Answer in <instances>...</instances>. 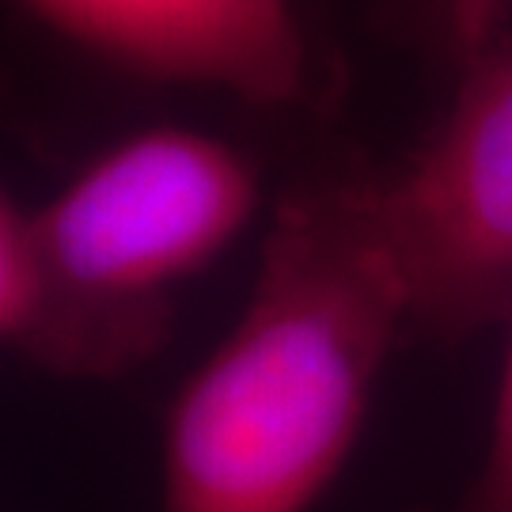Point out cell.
Wrapping results in <instances>:
<instances>
[{"mask_svg":"<svg viewBox=\"0 0 512 512\" xmlns=\"http://www.w3.org/2000/svg\"><path fill=\"white\" fill-rule=\"evenodd\" d=\"M448 76L452 95L418 148L380 167L406 338L440 346L512 315V31Z\"/></svg>","mask_w":512,"mask_h":512,"instance_id":"3","label":"cell"},{"mask_svg":"<svg viewBox=\"0 0 512 512\" xmlns=\"http://www.w3.org/2000/svg\"><path fill=\"white\" fill-rule=\"evenodd\" d=\"M236 145L190 126L129 133L50 202H0V342L57 380H118L171 342L175 293L255 220Z\"/></svg>","mask_w":512,"mask_h":512,"instance_id":"2","label":"cell"},{"mask_svg":"<svg viewBox=\"0 0 512 512\" xmlns=\"http://www.w3.org/2000/svg\"><path fill=\"white\" fill-rule=\"evenodd\" d=\"M391 42L456 69L463 57L512 31V0H368Z\"/></svg>","mask_w":512,"mask_h":512,"instance_id":"5","label":"cell"},{"mask_svg":"<svg viewBox=\"0 0 512 512\" xmlns=\"http://www.w3.org/2000/svg\"><path fill=\"white\" fill-rule=\"evenodd\" d=\"M399 342L406 293L380 167H308L270 209L236 323L167 406L160 512H311Z\"/></svg>","mask_w":512,"mask_h":512,"instance_id":"1","label":"cell"},{"mask_svg":"<svg viewBox=\"0 0 512 512\" xmlns=\"http://www.w3.org/2000/svg\"><path fill=\"white\" fill-rule=\"evenodd\" d=\"M414 512H512V315L505 323V353L497 368L490 429L475 475L467 478V486L448 505Z\"/></svg>","mask_w":512,"mask_h":512,"instance_id":"6","label":"cell"},{"mask_svg":"<svg viewBox=\"0 0 512 512\" xmlns=\"http://www.w3.org/2000/svg\"><path fill=\"white\" fill-rule=\"evenodd\" d=\"M38 23L114 69L209 88L251 107L311 95V42L296 0H19Z\"/></svg>","mask_w":512,"mask_h":512,"instance_id":"4","label":"cell"}]
</instances>
